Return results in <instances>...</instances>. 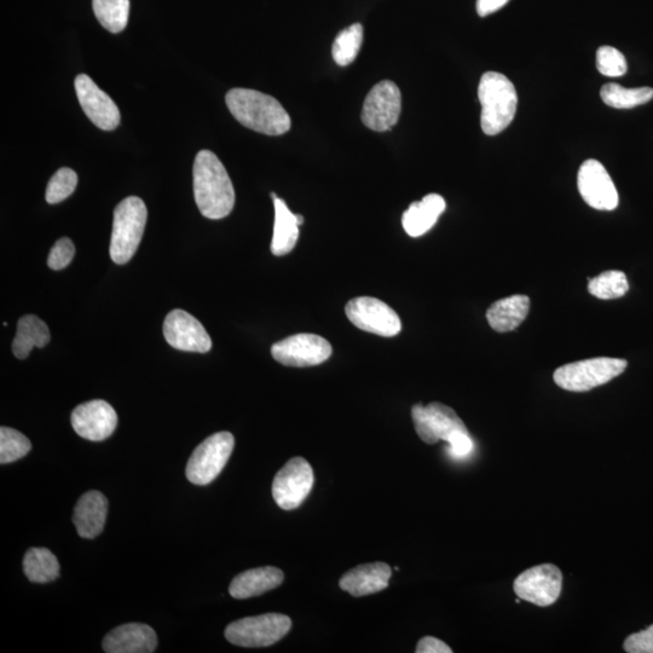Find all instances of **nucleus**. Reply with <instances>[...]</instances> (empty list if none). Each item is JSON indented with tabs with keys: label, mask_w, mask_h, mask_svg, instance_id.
I'll return each mask as SVG.
<instances>
[{
	"label": "nucleus",
	"mask_w": 653,
	"mask_h": 653,
	"mask_svg": "<svg viewBox=\"0 0 653 653\" xmlns=\"http://www.w3.org/2000/svg\"><path fill=\"white\" fill-rule=\"evenodd\" d=\"M196 206L201 215L217 221L228 217L235 206V190L222 161L211 150H201L193 167Z\"/></svg>",
	"instance_id": "f257e3e1"
},
{
	"label": "nucleus",
	"mask_w": 653,
	"mask_h": 653,
	"mask_svg": "<svg viewBox=\"0 0 653 653\" xmlns=\"http://www.w3.org/2000/svg\"><path fill=\"white\" fill-rule=\"evenodd\" d=\"M233 117L259 134L281 136L291 130V118L273 96L250 89H233L225 96Z\"/></svg>",
	"instance_id": "f03ea898"
},
{
	"label": "nucleus",
	"mask_w": 653,
	"mask_h": 653,
	"mask_svg": "<svg viewBox=\"0 0 653 653\" xmlns=\"http://www.w3.org/2000/svg\"><path fill=\"white\" fill-rule=\"evenodd\" d=\"M412 418L421 441L430 446L439 441H446L453 455L458 458H465L472 453L473 441L470 432L455 410L446 404H415L412 408Z\"/></svg>",
	"instance_id": "7ed1b4c3"
},
{
	"label": "nucleus",
	"mask_w": 653,
	"mask_h": 653,
	"mask_svg": "<svg viewBox=\"0 0 653 653\" xmlns=\"http://www.w3.org/2000/svg\"><path fill=\"white\" fill-rule=\"evenodd\" d=\"M478 98L482 104L484 134H501L510 126L517 112L518 95L511 80L498 72L485 73L478 86Z\"/></svg>",
	"instance_id": "20e7f679"
},
{
	"label": "nucleus",
	"mask_w": 653,
	"mask_h": 653,
	"mask_svg": "<svg viewBox=\"0 0 653 653\" xmlns=\"http://www.w3.org/2000/svg\"><path fill=\"white\" fill-rule=\"evenodd\" d=\"M148 218L147 206L137 196H129L115 207L111 258L115 264L129 263L142 241Z\"/></svg>",
	"instance_id": "39448f33"
},
{
	"label": "nucleus",
	"mask_w": 653,
	"mask_h": 653,
	"mask_svg": "<svg viewBox=\"0 0 653 653\" xmlns=\"http://www.w3.org/2000/svg\"><path fill=\"white\" fill-rule=\"evenodd\" d=\"M627 366L628 362L621 358H591V360L565 364L554 372L553 379L560 389L586 392L608 384L626 371Z\"/></svg>",
	"instance_id": "423d86ee"
},
{
	"label": "nucleus",
	"mask_w": 653,
	"mask_h": 653,
	"mask_svg": "<svg viewBox=\"0 0 653 653\" xmlns=\"http://www.w3.org/2000/svg\"><path fill=\"white\" fill-rule=\"evenodd\" d=\"M291 618L281 614H265L241 618L225 629L229 643L241 647H267L280 641L291 631Z\"/></svg>",
	"instance_id": "0eeeda50"
},
{
	"label": "nucleus",
	"mask_w": 653,
	"mask_h": 653,
	"mask_svg": "<svg viewBox=\"0 0 653 653\" xmlns=\"http://www.w3.org/2000/svg\"><path fill=\"white\" fill-rule=\"evenodd\" d=\"M235 446L230 432H218L196 447L188 461L186 475L195 485H207L221 475Z\"/></svg>",
	"instance_id": "6e6552de"
},
{
	"label": "nucleus",
	"mask_w": 653,
	"mask_h": 653,
	"mask_svg": "<svg viewBox=\"0 0 653 653\" xmlns=\"http://www.w3.org/2000/svg\"><path fill=\"white\" fill-rule=\"evenodd\" d=\"M345 312L352 325L380 337H395L402 329V322L397 312L377 298L351 299L345 306Z\"/></svg>",
	"instance_id": "1a4fd4ad"
},
{
	"label": "nucleus",
	"mask_w": 653,
	"mask_h": 653,
	"mask_svg": "<svg viewBox=\"0 0 653 653\" xmlns=\"http://www.w3.org/2000/svg\"><path fill=\"white\" fill-rule=\"evenodd\" d=\"M562 588V571L553 564L537 565L524 571L513 585L518 598L540 608H547L556 603L562 594Z\"/></svg>",
	"instance_id": "9d476101"
},
{
	"label": "nucleus",
	"mask_w": 653,
	"mask_h": 653,
	"mask_svg": "<svg viewBox=\"0 0 653 653\" xmlns=\"http://www.w3.org/2000/svg\"><path fill=\"white\" fill-rule=\"evenodd\" d=\"M332 345L320 335L302 333L291 335L271 348L274 360L286 367H314L332 356Z\"/></svg>",
	"instance_id": "9b49d317"
},
{
	"label": "nucleus",
	"mask_w": 653,
	"mask_h": 653,
	"mask_svg": "<svg viewBox=\"0 0 653 653\" xmlns=\"http://www.w3.org/2000/svg\"><path fill=\"white\" fill-rule=\"evenodd\" d=\"M314 471L308 461L293 458L281 468L273 483V496L282 510H296L314 487Z\"/></svg>",
	"instance_id": "f8f14e48"
},
{
	"label": "nucleus",
	"mask_w": 653,
	"mask_h": 653,
	"mask_svg": "<svg viewBox=\"0 0 653 653\" xmlns=\"http://www.w3.org/2000/svg\"><path fill=\"white\" fill-rule=\"evenodd\" d=\"M402 112V96L398 86L383 80L369 92L363 103L362 123L373 131H389L398 123Z\"/></svg>",
	"instance_id": "ddd939ff"
},
{
	"label": "nucleus",
	"mask_w": 653,
	"mask_h": 653,
	"mask_svg": "<svg viewBox=\"0 0 653 653\" xmlns=\"http://www.w3.org/2000/svg\"><path fill=\"white\" fill-rule=\"evenodd\" d=\"M577 187L586 204L599 211H614L620 204L614 181L598 160L583 163L577 175Z\"/></svg>",
	"instance_id": "4468645a"
},
{
	"label": "nucleus",
	"mask_w": 653,
	"mask_h": 653,
	"mask_svg": "<svg viewBox=\"0 0 653 653\" xmlns=\"http://www.w3.org/2000/svg\"><path fill=\"white\" fill-rule=\"evenodd\" d=\"M75 92L83 111L92 124L104 131H113L120 125V111L106 92L98 88L89 75L79 74L74 82Z\"/></svg>",
	"instance_id": "2eb2a0df"
},
{
	"label": "nucleus",
	"mask_w": 653,
	"mask_h": 653,
	"mask_svg": "<svg viewBox=\"0 0 653 653\" xmlns=\"http://www.w3.org/2000/svg\"><path fill=\"white\" fill-rule=\"evenodd\" d=\"M163 332L166 342L173 349L199 354H206L212 349V340L205 327L187 311H171L164 321Z\"/></svg>",
	"instance_id": "dca6fc26"
},
{
	"label": "nucleus",
	"mask_w": 653,
	"mask_h": 653,
	"mask_svg": "<svg viewBox=\"0 0 653 653\" xmlns=\"http://www.w3.org/2000/svg\"><path fill=\"white\" fill-rule=\"evenodd\" d=\"M72 426L80 437L101 442L113 435L118 425V415L106 401L94 400L80 404L73 410Z\"/></svg>",
	"instance_id": "f3484780"
},
{
	"label": "nucleus",
	"mask_w": 653,
	"mask_h": 653,
	"mask_svg": "<svg viewBox=\"0 0 653 653\" xmlns=\"http://www.w3.org/2000/svg\"><path fill=\"white\" fill-rule=\"evenodd\" d=\"M158 646V635L143 623H127L113 629L103 640L108 653H152Z\"/></svg>",
	"instance_id": "a211bd4d"
},
{
	"label": "nucleus",
	"mask_w": 653,
	"mask_h": 653,
	"mask_svg": "<svg viewBox=\"0 0 653 653\" xmlns=\"http://www.w3.org/2000/svg\"><path fill=\"white\" fill-rule=\"evenodd\" d=\"M391 575L392 569L385 563L363 564L346 572L339 586L352 597H364L384 591L389 586Z\"/></svg>",
	"instance_id": "6ab92c4d"
},
{
	"label": "nucleus",
	"mask_w": 653,
	"mask_h": 653,
	"mask_svg": "<svg viewBox=\"0 0 653 653\" xmlns=\"http://www.w3.org/2000/svg\"><path fill=\"white\" fill-rule=\"evenodd\" d=\"M108 514V500L100 491L92 490L79 499L74 508L73 523L83 539H95L102 533Z\"/></svg>",
	"instance_id": "aec40b11"
},
{
	"label": "nucleus",
	"mask_w": 653,
	"mask_h": 653,
	"mask_svg": "<svg viewBox=\"0 0 653 653\" xmlns=\"http://www.w3.org/2000/svg\"><path fill=\"white\" fill-rule=\"evenodd\" d=\"M283 579V572L274 566L247 570L231 582L229 593L231 597L239 600L258 597L279 587Z\"/></svg>",
	"instance_id": "412c9836"
},
{
	"label": "nucleus",
	"mask_w": 653,
	"mask_h": 653,
	"mask_svg": "<svg viewBox=\"0 0 653 653\" xmlns=\"http://www.w3.org/2000/svg\"><path fill=\"white\" fill-rule=\"evenodd\" d=\"M446 200L438 194H429L421 201L413 202L403 213L404 230L412 238H419L430 231L438 221L439 216L446 211Z\"/></svg>",
	"instance_id": "4be33fe9"
},
{
	"label": "nucleus",
	"mask_w": 653,
	"mask_h": 653,
	"mask_svg": "<svg viewBox=\"0 0 653 653\" xmlns=\"http://www.w3.org/2000/svg\"><path fill=\"white\" fill-rule=\"evenodd\" d=\"M275 206L274 236L271 241V252L274 256L282 257L291 253L296 247L299 238V227L304 223L302 215H293L286 202L280 198H273Z\"/></svg>",
	"instance_id": "5701e85b"
},
{
	"label": "nucleus",
	"mask_w": 653,
	"mask_h": 653,
	"mask_svg": "<svg viewBox=\"0 0 653 653\" xmlns=\"http://www.w3.org/2000/svg\"><path fill=\"white\" fill-rule=\"evenodd\" d=\"M529 311L530 299L527 296L507 297L490 306L487 320L494 331L507 333L522 325Z\"/></svg>",
	"instance_id": "b1692460"
},
{
	"label": "nucleus",
	"mask_w": 653,
	"mask_h": 653,
	"mask_svg": "<svg viewBox=\"0 0 653 653\" xmlns=\"http://www.w3.org/2000/svg\"><path fill=\"white\" fill-rule=\"evenodd\" d=\"M51 339L46 323L34 315L21 317L17 322V332L13 343L14 355L25 360L34 348L43 349Z\"/></svg>",
	"instance_id": "393cba45"
},
{
	"label": "nucleus",
	"mask_w": 653,
	"mask_h": 653,
	"mask_svg": "<svg viewBox=\"0 0 653 653\" xmlns=\"http://www.w3.org/2000/svg\"><path fill=\"white\" fill-rule=\"evenodd\" d=\"M23 571L33 583H48L60 576V564L46 548H31L23 558Z\"/></svg>",
	"instance_id": "a878e982"
},
{
	"label": "nucleus",
	"mask_w": 653,
	"mask_h": 653,
	"mask_svg": "<svg viewBox=\"0 0 653 653\" xmlns=\"http://www.w3.org/2000/svg\"><path fill=\"white\" fill-rule=\"evenodd\" d=\"M98 22L114 34L123 32L129 22L130 0H92Z\"/></svg>",
	"instance_id": "bb28decb"
},
{
	"label": "nucleus",
	"mask_w": 653,
	"mask_h": 653,
	"mask_svg": "<svg viewBox=\"0 0 653 653\" xmlns=\"http://www.w3.org/2000/svg\"><path fill=\"white\" fill-rule=\"evenodd\" d=\"M600 96L606 106L616 109H632L650 102L653 98V89H626L618 84H606L600 91Z\"/></svg>",
	"instance_id": "cd10ccee"
},
{
	"label": "nucleus",
	"mask_w": 653,
	"mask_h": 653,
	"mask_svg": "<svg viewBox=\"0 0 653 653\" xmlns=\"http://www.w3.org/2000/svg\"><path fill=\"white\" fill-rule=\"evenodd\" d=\"M363 43V27L360 23L346 28L335 38L332 48L333 60L337 65L345 67L356 60Z\"/></svg>",
	"instance_id": "c85d7f7f"
},
{
	"label": "nucleus",
	"mask_w": 653,
	"mask_h": 653,
	"mask_svg": "<svg viewBox=\"0 0 653 653\" xmlns=\"http://www.w3.org/2000/svg\"><path fill=\"white\" fill-rule=\"evenodd\" d=\"M629 283L626 274L618 270L605 271L588 283V292L595 298L611 300L626 296Z\"/></svg>",
	"instance_id": "c756f323"
},
{
	"label": "nucleus",
	"mask_w": 653,
	"mask_h": 653,
	"mask_svg": "<svg viewBox=\"0 0 653 653\" xmlns=\"http://www.w3.org/2000/svg\"><path fill=\"white\" fill-rule=\"evenodd\" d=\"M31 449L30 439L21 432L5 426L0 429V464H10L25 458Z\"/></svg>",
	"instance_id": "7c9ffc66"
},
{
	"label": "nucleus",
	"mask_w": 653,
	"mask_h": 653,
	"mask_svg": "<svg viewBox=\"0 0 653 653\" xmlns=\"http://www.w3.org/2000/svg\"><path fill=\"white\" fill-rule=\"evenodd\" d=\"M77 184V173L68 167H62L49 181L45 194L46 201L50 205L60 204L74 193Z\"/></svg>",
	"instance_id": "2f4dec72"
},
{
	"label": "nucleus",
	"mask_w": 653,
	"mask_h": 653,
	"mask_svg": "<svg viewBox=\"0 0 653 653\" xmlns=\"http://www.w3.org/2000/svg\"><path fill=\"white\" fill-rule=\"evenodd\" d=\"M597 68L605 77L617 78L627 73L626 57L612 46H602L597 52Z\"/></svg>",
	"instance_id": "473e14b6"
},
{
	"label": "nucleus",
	"mask_w": 653,
	"mask_h": 653,
	"mask_svg": "<svg viewBox=\"0 0 653 653\" xmlns=\"http://www.w3.org/2000/svg\"><path fill=\"white\" fill-rule=\"evenodd\" d=\"M75 247L71 239L62 238L51 248L48 265L52 270H63L72 263Z\"/></svg>",
	"instance_id": "72a5a7b5"
},
{
	"label": "nucleus",
	"mask_w": 653,
	"mask_h": 653,
	"mask_svg": "<svg viewBox=\"0 0 653 653\" xmlns=\"http://www.w3.org/2000/svg\"><path fill=\"white\" fill-rule=\"evenodd\" d=\"M623 649L628 653H653V624L644 631L629 635Z\"/></svg>",
	"instance_id": "f704fd0d"
},
{
	"label": "nucleus",
	"mask_w": 653,
	"mask_h": 653,
	"mask_svg": "<svg viewBox=\"0 0 653 653\" xmlns=\"http://www.w3.org/2000/svg\"><path fill=\"white\" fill-rule=\"evenodd\" d=\"M416 653H453L444 641L433 637H425L416 645Z\"/></svg>",
	"instance_id": "c9c22d12"
},
{
	"label": "nucleus",
	"mask_w": 653,
	"mask_h": 653,
	"mask_svg": "<svg viewBox=\"0 0 653 653\" xmlns=\"http://www.w3.org/2000/svg\"><path fill=\"white\" fill-rule=\"evenodd\" d=\"M510 0H477V13L479 16H488L504 8Z\"/></svg>",
	"instance_id": "e433bc0d"
}]
</instances>
